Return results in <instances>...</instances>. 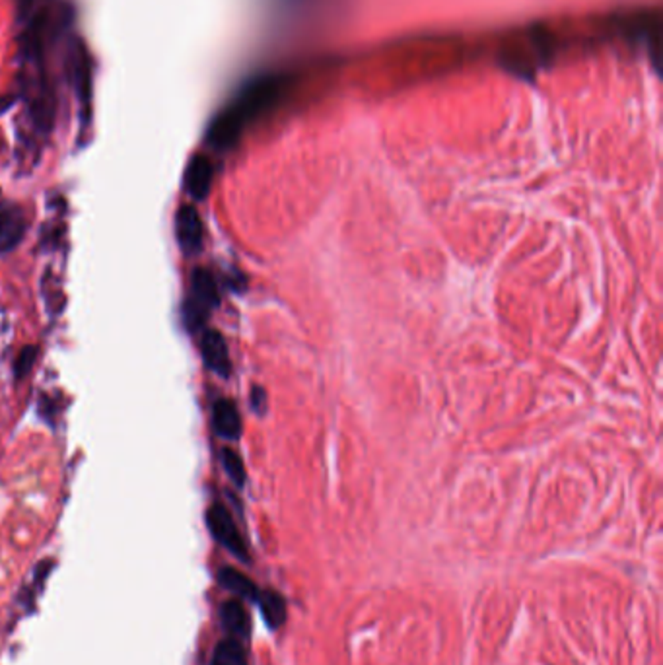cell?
I'll use <instances>...</instances> for the list:
<instances>
[{
	"instance_id": "obj_13",
	"label": "cell",
	"mask_w": 663,
	"mask_h": 665,
	"mask_svg": "<svg viewBox=\"0 0 663 665\" xmlns=\"http://www.w3.org/2000/svg\"><path fill=\"white\" fill-rule=\"evenodd\" d=\"M35 358H37V346H25V349H22V352L16 358V366H14L16 378H24L32 372Z\"/></svg>"
},
{
	"instance_id": "obj_2",
	"label": "cell",
	"mask_w": 663,
	"mask_h": 665,
	"mask_svg": "<svg viewBox=\"0 0 663 665\" xmlns=\"http://www.w3.org/2000/svg\"><path fill=\"white\" fill-rule=\"evenodd\" d=\"M175 230H177V240L179 245L183 247V252L193 255L201 252L203 247V222L193 206H182L175 216Z\"/></svg>"
},
{
	"instance_id": "obj_11",
	"label": "cell",
	"mask_w": 663,
	"mask_h": 665,
	"mask_svg": "<svg viewBox=\"0 0 663 665\" xmlns=\"http://www.w3.org/2000/svg\"><path fill=\"white\" fill-rule=\"evenodd\" d=\"M211 665H247L243 646L236 639H226L214 650Z\"/></svg>"
},
{
	"instance_id": "obj_12",
	"label": "cell",
	"mask_w": 663,
	"mask_h": 665,
	"mask_svg": "<svg viewBox=\"0 0 663 665\" xmlns=\"http://www.w3.org/2000/svg\"><path fill=\"white\" fill-rule=\"evenodd\" d=\"M223 465L226 469V473L230 477V481L236 484V487H243L245 482V467L243 462L240 460V455L232 450H223Z\"/></svg>"
},
{
	"instance_id": "obj_3",
	"label": "cell",
	"mask_w": 663,
	"mask_h": 665,
	"mask_svg": "<svg viewBox=\"0 0 663 665\" xmlns=\"http://www.w3.org/2000/svg\"><path fill=\"white\" fill-rule=\"evenodd\" d=\"M201 346H203L204 364L209 366L214 373H218L220 378H228L232 373V364H230V352H228V344H226L224 337L220 335L218 331H206Z\"/></svg>"
},
{
	"instance_id": "obj_8",
	"label": "cell",
	"mask_w": 663,
	"mask_h": 665,
	"mask_svg": "<svg viewBox=\"0 0 663 665\" xmlns=\"http://www.w3.org/2000/svg\"><path fill=\"white\" fill-rule=\"evenodd\" d=\"M220 620H223V627L232 634L238 636V639H245L250 636L252 630V620L247 615L245 607L240 601H228L220 609Z\"/></svg>"
},
{
	"instance_id": "obj_10",
	"label": "cell",
	"mask_w": 663,
	"mask_h": 665,
	"mask_svg": "<svg viewBox=\"0 0 663 665\" xmlns=\"http://www.w3.org/2000/svg\"><path fill=\"white\" fill-rule=\"evenodd\" d=\"M257 603L261 607V613H263L267 625L271 629H279L284 619H286V603L282 600V595H279L276 591H259Z\"/></svg>"
},
{
	"instance_id": "obj_6",
	"label": "cell",
	"mask_w": 663,
	"mask_h": 665,
	"mask_svg": "<svg viewBox=\"0 0 663 665\" xmlns=\"http://www.w3.org/2000/svg\"><path fill=\"white\" fill-rule=\"evenodd\" d=\"M191 284H193V298L189 302L195 303V306H199L206 313L218 308V303H220L218 286H216L214 276L209 271L197 269L191 276Z\"/></svg>"
},
{
	"instance_id": "obj_1",
	"label": "cell",
	"mask_w": 663,
	"mask_h": 665,
	"mask_svg": "<svg viewBox=\"0 0 663 665\" xmlns=\"http://www.w3.org/2000/svg\"><path fill=\"white\" fill-rule=\"evenodd\" d=\"M206 523H209V530L220 545L226 547L232 554H236L240 561L250 559L236 523H233L230 511L224 506H211L209 511H206Z\"/></svg>"
},
{
	"instance_id": "obj_14",
	"label": "cell",
	"mask_w": 663,
	"mask_h": 665,
	"mask_svg": "<svg viewBox=\"0 0 663 665\" xmlns=\"http://www.w3.org/2000/svg\"><path fill=\"white\" fill-rule=\"evenodd\" d=\"M252 405L257 412H261L265 409V392L261 390V387H253L252 392Z\"/></svg>"
},
{
	"instance_id": "obj_5",
	"label": "cell",
	"mask_w": 663,
	"mask_h": 665,
	"mask_svg": "<svg viewBox=\"0 0 663 665\" xmlns=\"http://www.w3.org/2000/svg\"><path fill=\"white\" fill-rule=\"evenodd\" d=\"M25 232V218L20 209H0V253L12 252Z\"/></svg>"
},
{
	"instance_id": "obj_7",
	"label": "cell",
	"mask_w": 663,
	"mask_h": 665,
	"mask_svg": "<svg viewBox=\"0 0 663 665\" xmlns=\"http://www.w3.org/2000/svg\"><path fill=\"white\" fill-rule=\"evenodd\" d=\"M211 184H213V165L211 162L203 158V156H195L193 162L189 164L187 170V189L195 199H204L209 195L211 191Z\"/></svg>"
},
{
	"instance_id": "obj_9",
	"label": "cell",
	"mask_w": 663,
	"mask_h": 665,
	"mask_svg": "<svg viewBox=\"0 0 663 665\" xmlns=\"http://www.w3.org/2000/svg\"><path fill=\"white\" fill-rule=\"evenodd\" d=\"M218 581H220V586H224L228 591L240 595V598H243V600L257 601V598H259L257 586L245 574L236 571V568L224 566L223 571H218Z\"/></svg>"
},
{
	"instance_id": "obj_4",
	"label": "cell",
	"mask_w": 663,
	"mask_h": 665,
	"mask_svg": "<svg viewBox=\"0 0 663 665\" xmlns=\"http://www.w3.org/2000/svg\"><path fill=\"white\" fill-rule=\"evenodd\" d=\"M213 426L214 432L224 440H238L242 436V419L236 405L228 399H220L213 409Z\"/></svg>"
}]
</instances>
